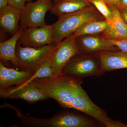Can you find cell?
I'll return each instance as SVG.
<instances>
[{"label": "cell", "instance_id": "1", "mask_svg": "<svg viewBox=\"0 0 127 127\" xmlns=\"http://www.w3.org/2000/svg\"><path fill=\"white\" fill-rule=\"evenodd\" d=\"M48 98L56 100L64 109H73L92 117L103 126L112 127L115 121L93 102L82 86L81 78L62 74L34 79L32 82Z\"/></svg>", "mask_w": 127, "mask_h": 127}, {"label": "cell", "instance_id": "2", "mask_svg": "<svg viewBox=\"0 0 127 127\" xmlns=\"http://www.w3.org/2000/svg\"><path fill=\"white\" fill-rule=\"evenodd\" d=\"M103 19L105 18L94 5L61 17L52 25L53 42L56 45L60 43L85 23Z\"/></svg>", "mask_w": 127, "mask_h": 127}, {"label": "cell", "instance_id": "3", "mask_svg": "<svg viewBox=\"0 0 127 127\" xmlns=\"http://www.w3.org/2000/svg\"><path fill=\"white\" fill-rule=\"evenodd\" d=\"M56 44L39 48L27 47L17 43L16 66L20 70L34 74L41 65L50 58Z\"/></svg>", "mask_w": 127, "mask_h": 127}, {"label": "cell", "instance_id": "4", "mask_svg": "<svg viewBox=\"0 0 127 127\" xmlns=\"http://www.w3.org/2000/svg\"><path fill=\"white\" fill-rule=\"evenodd\" d=\"M100 59L94 53L78 54L70 59L64 68L63 74L81 78L98 77L104 74Z\"/></svg>", "mask_w": 127, "mask_h": 127}, {"label": "cell", "instance_id": "5", "mask_svg": "<svg viewBox=\"0 0 127 127\" xmlns=\"http://www.w3.org/2000/svg\"><path fill=\"white\" fill-rule=\"evenodd\" d=\"M52 0H37L28 2L21 10L20 28L23 30L46 25L45 17L52 6Z\"/></svg>", "mask_w": 127, "mask_h": 127}, {"label": "cell", "instance_id": "6", "mask_svg": "<svg viewBox=\"0 0 127 127\" xmlns=\"http://www.w3.org/2000/svg\"><path fill=\"white\" fill-rule=\"evenodd\" d=\"M75 39L70 35L55 46L49 59L54 77L63 74L64 68L70 59L80 54Z\"/></svg>", "mask_w": 127, "mask_h": 127}, {"label": "cell", "instance_id": "7", "mask_svg": "<svg viewBox=\"0 0 127 127\" xmlns=\"http://www.w3.org/2000/svg\"><path fill=\"white\" fill-rule=\"evenodd\" d=\"M17 43L23 46L32 48L54 44L53 25L25 29Z\"/></svg>", "mask_w": 127, "mask_h": 127}, {"label": "cell", "instance_id": "8", "mask_svg": "<svg viewBox=\"0 0 127 127\" xmlns=\"http://www.w3.org/2000/svg\"><path fill=\"white\" fill-rule=\"evenodd\" d=\"M0 97L11 99H21L30 103L48 98L46 95L32 82L18 87L0 89Z\"/></svg>", "mask_w": 127, "mask_h": 127}, {"label": "cell", "instance_id": "9", "mask_svg": "<svg viewBox=\"0 0 127 127\" xmlns=\"http://www.w3.org/2000/svg\"><path fill=\"white\" fill-rule=\"evenodd\" d=\"M75 41L80 55L94 53L101 51L120 50L111 41L103 38L100 34L79 36L76 37Z\"/></svg>", "mask_w": 127, "mask_h": 127}, {"label": "cell", "instance_id": "10", "mask_svg": "<svg viewBox=\"0 0 127 127\" xmlns=\"http://www.w3.org/2000/svg\"><path fill=\"white\" fill-rule=\"evenodd\" d=\"M34 74L28 72L6 67L0 62V89L9 88L13 86H20L27 83Z\"/></svg>", "mask_w": 127, "mask_h": 127}, {"label": "cell", "instance_id": "11", "mask_svg": "<svg viewBox=\"0 0 127 127\" xmlns=\"http://www.w3.org/2000/svg\"><path fill=\"white\" fill-rule=\"evenodd\" d=\"M100 59L103 72L127 68V52L121 51H101L95 53Z\"/></svg>", "mask_w": 127, "mask_h": 127}, {"label": "cell", "instance_id": "12", "mask_svg": "<svg viewBox=\"0 0 127 127\" xmlns=\"http://www.w3.org/2000/svg\"><path fill=\"white\" fill-rule=\"evenodd\" d=\"M21 10L9 5L0 9L1 30L5 33L13 35L19 31Z\"/></svg>", "mask_w": 127, "mask_h": 127}, {"label": "cell", "instance_id": "13", "mask_svg": "<svg viewBox=\"0 0 127 127\" xmlns=\"http://www.w3.org/2000/svg\"><path fill=\"white\" fill-rule=\"evenodd\" d=\"M113 14V20L108 23V26L101 36L109 40L127 38V24L123 20L117 8H110Z\"/></svg>", "mask_w": 127, "mask_h": 127}, {"label": "cell", "instance_id": "14", "mask_svg": "<svg viewBox=\"0 0 127 127\" xmlns=\"http://www.w3.org/2000/svg\"><path fill=\"white\" fill-rule=\"evenodd\" d=\"M92 5L88 0H60L53 2L50 11L59 18L87 9Z\"/></svg>", "mask_w": 127, "mask_h": 127}, {"label": "cell", "instance_id": "15", "mask_svg": "<svg viewBox=\"0 0 127 127\" xmlns=\"http://www.w3.org/2000/svg\"><path fill=\"white\" fill-rule=\"evenodd\" d=\"M24 30L20 28L17 32L11 37L0 43V59L2 62H10L15 65L16 64V50L17 42Z\"/></svg>", "mask_w": 127, "mask_h": 127}, {"label": "cell", "instance_id": "16", "mask_svg": "<svg viewBox=\"0 0 127 127\" xmlns=\"http://www.w3.org/2000/svg\"><path fill=\"white\" fill-rule=\"evenodd\" d=\"M108 24L105 19L91 21L82 25L70 35L76 38L84 35L101 34L107 29Z\"/></svg>", "mask_w": 127, "mask_h": 127}, {"label": "cell", "instance_id": "17", "mask_svg": "<svg viewBox=\"0 0 127 127\" xmlns=\"http://www.w3.org/2000/svg\"><path fill=\"white\" fill-rule=\"evenodd\" d=\"M88 1L96 7L105 20L108 22V23L113 20V13L103 0H88Z\"/></svg>", "mask_w": 127, "mask_h": 127}, {"label": "cell", "instance_id": "18", "mask_svg": "<svg viewBox=\"0 0 127 127\" xmlns=\"http://www.w3.org/2000/svg\"><path fill=\"white\" fill-rule=\"evenodd\" d=\"M109 40L120 51L127 52V38Z\"/></svg>", "mask_w": 127, "mask_h": 127}, {"label": "cell", "instance_id": "19", "mask_svg": "<svg viewBox=\"0 0 127 127\" xmlns=\"http://www.w3.org/2000/svg\"><path fill=\"white\" fill-rule=\"evenodd\" d=\"M26 0H8V5L21 10L26 5Z\"/></svg>", "mask_w": 127, "mask_h": 127}, {"label": "cell", "instance_id": "20", "mask_svg": "<svg viewBox=\"0 0 127 127\" xmlns=\"http://www.w3.org/2000/svg\"><path fill=\"white\" fill-rule=\"evenodd\" d=\"M109 8H117L119 6L120 0H103Z\"/></svg>", "mask_w": 127, "mask_h": 127}, {"label": "cell", "instance_id": "21", "mask_svg": "<svg viewBox=\"0 0 127 127\" xmlns=\"http://www.w3.org/2000/svg\"><path fill=\"white\" fill-rule=\"evenodd\" d=\"M117 9L120 10L127 11V0H120Z\"/></svg>", "mask_w": 127, "mask_h": 127}, {"label": "cell", "instance_id": "22", "mask_svg": "<svg viewBox=\"0 0 127 127\" xmlns=\"http://www.w3.org/2000/svg\"><path fill=\"white\" fill-rule=\"evenodd\" d=\"M120 15L122 17L123 20L127 24V11L120 10Z\"/></svg>", "mask_w": 127, "mask_h": 127}, {"label": "cell", "instance_id": "23", "mask_svg": "<svg viewBox=\"0 0 127 127\" xmlns=\"http://www.w3.org/2000/svg\"><path fill=\"white\" fill-rule=\"evenodd\" d=\"M8 4V0H0V9Z\"/></svg>", "mask_w": 127, "mask_h": 127}, {"label": "cell", "instance_id": "24", "mask_svg": "<svg viewBox=\"0 0 127 127\" xmlns=\"http://www.w3.org/2000/svg\"><path fill=\"white\" fill-rule=\"evenodd\" d=\"M26 2H30V1H32V0H26Z\"/></svg>", "mask_w": 127, "mask_h": 127}, {"label": "cell", "instance_id": "25", "mask_svg": "<svg viewBox=\"0 0 127 127\" xmlns=\"http://www.w3.org/2000/svg\"><path fill=\"white\" fill-rule=\"evenodd\" d=\"M59 0H52V1H57Z\"/></svg>", "mask_w": 127, "mask_h": 127}]
</instances>
